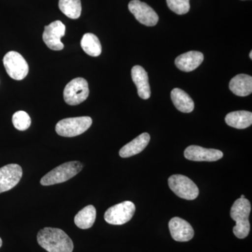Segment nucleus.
<instances>
[{
  "instance_id": "1",
  "label": "nucleus",
  "mask_w": 252,
  "mask_h": 252,
  "mask_svg": "<svg viewBox=\"0 0 252 252\" xmlns=\"http://www.w3.org/2000/svg\"><path fill=\"white\" fill-rule=\"evenodd\" d=\"M36 238L41 248L49 252H72L74 250L72 239L59 228H43Z\"/></svg>"
},
{
  "instance_id": "2",
  "label": "nucleus",
  "mask_w": 252,
  "mask_h": 252,
  "mask_svg": "<svg viewBox=\"0 0 252 252\" xmlns=\"http://www.w3.org/2000/svg\"><path fill=\"white\" fill-rule=\"evenodd\" d=\"M251 203L246 198H239L235 200L230 210V217L236 222L233 227V233L237 238L244 239L248 236L250 231V223L249 220L251 212Z\"/></svg>"
},
{
  "instance_id": "3",
  "label": "nucleus",
  "mask_w": 252,
  "mask_h": 252,
  "mask_svg": "<svg viewBox=\"0 0 252 252\" xmlns=\"http://www.w3.org/2000/svg\"><path fill=\"white\" fill-rule=\"evenodd\" d=\"M82 169V163L79 161L65 162L46 174L41 179V185L51 186L67 182L79 174Z\"/></svg>"
},
{
  "instance_id": "4",
  "label": "nucleus",
  "mask_w": 252,
  "mask_h": 252,
  "mask_svg": "<svg viewBox=\"0 0 252 252\" xmlns=\"http://www.w3.org/2000/svg\"><path fill=\"white\" fill-rule=\"evenodd\" d=\"M92 119L89 117L67 118L56 124L58 135L63 137H76L85 132L92 125Z\"/></svg>"
},
{
  "instance_id": "5",
  "label": "nucleus",
  "mask_w": 252,
  "mask_h": 252,
  "mask_svg": "<svg viewBox=\"0 0 252 252\" xmlns=\"http://www.w3.org/2000/svg\"><path fill=\"white\" fill-rule=\"evenodd\" d=\"M168 185L172 191L181 198L193 200L198 196V187L187 176L172 175L169 177Z\"/></svg>"
},
{
  "instance_id": "6",
  "label": "nucleus",
  "mask_w": 252,
  "mask_h": 252,
  "mask_svg": "<svg viewBox=\"0 0 252 252\" xmlns=\"http://www.w3.org/2000/svg\"><path fill=\"white\" fill-rule=\"evenodd\" d=\"M89 89L87 81L79 77L68 83L63 92L66 103L69 105H78L89 97Z\"/></svg>"
},
{
  "instance_id": "7",
  "label": "nucleus",
  "mask_w": 252,
  "mask_h": 252,
  "mask_svg": "<svg viewBox=\"0 0 252 252\" xmlns=\"http://www.w3.org/2000/svg\"><path fill=\"white\" fill-rule=\"evenodd\" d=\"M3 63L9 77L15 80H22L29 72L28 63L16 51H9L5 55Z\"/></svg>"
},
{
  "instance_id": "8",
  "label": "nucleus",
  "mask_w": 252,
  "mask_h": 252,
  "mask_svg": "<svg viewBox=\"0 0 252 252\" xmlns=\"http://www.w3.org/2000/svg\"><path fill=\"white\" fill-rule=\"evenodd\" d=\"M135 212V204L124 201L109 207L104 213V220L112 225H123L128 222Z\"/></svg>"
},
{
  "instance_id": "9",
  "label": "nucleus",
  "mask_w": 252,
  "mask_h": 252,
  "mask_svg": "<svg viewBox=\"0 0 252 252\" xmlns=\"http://www.w3.org/2000/svg\"><path fill=\"white\" fill-rule=\"evenodd\" d=\"M128 9L137 21L144 26L152 27L158 22L159 18L157 12L148 4L140 0L130 1Z\"/></svg>"
},
{
  "instance_id": "10",
  "label": "nucleus",
  "mask_w": 252,
  "mask_h": 252,
  "mask_svg": "<svg viewBox=\"0 0 252 252\" xmlns=\"http://www.w3.org/2000/svg\"><path fill=\"white\" fill-rule=\"evenodd\" d=\"M64 34L65 26L61 21H56L44 28L43 40L50 49L61 51L64 49V44L61 39Z\"/></svg>"
},
{
  "instance_id": "11",
  "label": "nucleus",
  "mask_w": 252,
  "mask_h": 252,
  "mask_svg": "<svg viewBox=\"0 0 252 252\" xmlns=\"http://www.w3.org/2000/svg\"><path fill=\"white\" fill-rule=\"evenodd\" d=\"M23 176L22 167L9 164L0 168V193L8 191L19 183Z\"/></svg>"
},
{
  "instance_id": "12",
  "label": "nucleus",
  "mask_w": 252,
  "mask_h": 252,
  "mask_svg": "<svg viewBox=\"0 0 252 252\" xmlns=\"http://www.w3.org/2000/svg\"><path fill=\"white\" fill-rule=\"evenodd\" d=\"M223 157V153L220 150L203 148L199 146H189L185 151L186 158L193 161H217Z\"/></svg>"
},
{
  "instance_id": "13",
  "label": "nucleus",
  "mask_w": 252,
  "mask_h": 252,
  "mask_svg": "<svg viewBox=\"0 0 252 252\" xmlns=\"http://www.w3.org/2000/svg\"><path fill=\"white\" fill-rule=\"evenodd\" d=\"M169 229L172 238L177 242H188L194 236L193 227L180 217H173L169 221Z\"/></svg>"
},
{
  "instance_id": "14",
  "label": "nucleus",
  "mask_w": 252,
  "mask_h": 252,
  "mask_svg": "<svg viewBox=\"0 0 252 252\" xmlns=\"http://www.w3.org/2000/svg\"><path fill=\"white\" fill-rule=\"evenodd\" d=\"M131 76L137 87L139 96L143 99H149L151 96V89L149 84L148 74L145 69L140 65L134 66L131 70Z\"/></svg>"
},
{
  "instance_id": "15",
  "label": "nucleus",
  "mask_w": 252,
  "mask_h": 252,
  "mask_svg": "<svg viewBox=\"0 0 252 252\" xmlns=\"http://www.w3.org/2000/svg\"><path fill=\"white\" fill-rule=\"evenodd\" d=\"M204 60L203 54L199 51H189L179 56L175 59V64L178 69L185 72H190L198 68Z\"/></svg>"
},
{
  "instance_id": "16",
  "label": "nucleus",
  "mask_w": 252,
  "mask_h": 252,
  "mask_svg": "<svg viewBox=\"0 0 252 252\" xmlns=\"http://www.w3.org/2000/svg\"><path fill=\"white\" fill-rule=\"evenodd\" d=\"M150 135L147 132L141 134L119 151V156L122 158H129L141 153L150 142Z\"/></svg>"
},
{
  "instance_id": "17",
  "label": "nucleus",
  "mask_w": 252,
  "mask_h": 252,
  "mask_svg": "<svg viewBox=\"0 0 252 252\" xmlns=\"http://www.w3.org/2000/svg\"><path fill=\"white\" fill-rule=\"evenodd\" d=\"M229 89L236 95L248 96L252 93V77L248 74H238L230 80Z\"/></svg>"
},
{
  "instance_id": "18",
  "label": "nucleus",
  "mask_w": 252,
  "mask_h": 252,
  "mask_svg": "<svg viewBox=\"0 0 252 252\" xmlns=\"http://www.w3.org/2000/svg\"><path fill=\"white\" fill-rule=\"evenodd\" d=\"M170 96L174 105L181 112H193L195 106L193 99L185 91L176 88L172 91Z\"/></svg>"
},
{
  "instance_id": "19",
  "label": "nucleus",
  "mask_w": 252,
  "mask_h": 252,
  "mask_svg": "<svg viewBox=\"0 0 252 252\" xmlns=\"http://www.w3.org/2000/svg\"><path fill=\"white\" fill-rule=\"evenodd\" d=\"M225 123L230 127L245 129L252 124V113L248 111H236L227 114Z\"/></svg>"
},
{
  "instance_id": "20",
  "label": "nucleus",
  "mask_w": 252,
  "mask_h": 252,
  "mask_svg": "<svg viewBox=\"0 0 252 252\" xmlns=\"http://www.w3.org/2000/svg\"><path fill=\"white\" fill-rule=\"evenodd\" d=\"M95 219V208L94 205H88L78 212L74 217V223L81 229H89L94 225Z\"/></svg>"
},
{
  "instance_id": "21",
  "label": "nucleus",
  "mask_w": 252,
  "mask_h": 252,
  "mask_svg": "<svg viewBox=\"0 0 252 252\" xmlns=\"http://www.w3.org/2000/svg\"><path fill=\"white\" fill-rule=\"evenodd\" d=\"M81 46L89 56L97 57L102 53V46L98 38L92 33H86L83 36Z\"/></svg>"
},
{
  "instance_id": "22",
  "label": "nucleus",
  "mask_w": 252,
  "mask_h": 252,
  "mask_svg": "<svg viewBox=\"0 0 252 252\" xmlns=\"http://www.w3.org/2000/svg\"><path fill=\"white\" fill-rule=\"evenodd\" d=\"M59 9L71 19H77L81 14V0H59Z\"/></svg>"
},
{
  "instance_id": "23",
  "label": "nucleus",
  "mask_w": 252,
  "mask_h": 252,
  "mask_svg": "<svg viewBox=\"0 0 252 252\" xmlns=\"http://www.w3.org/2000/svg\"><path fill=\"white\" fill-rule=\"evenodd\" d=\"M14 127L18 130L24 131L31 126V119L28 113L24 111H18L15 113L12 117Z\"/></svg>"
},
{
  "instance_id": "24",
  "label": "nucleus",
  "mask_w": 252,
  "mask_h": 252,
  "mask_svg": "<svg viewBox=\"0 0 252 252\" xmlns=\"http://www.w3.org/2000/svg\"><path fill=\"white\" fill-rule=\"evenodd\" d=\"M166 1L168 7L175 14H186L190 10L189 0H166Z\"/></svg>"
},
{
  "instance_id": "25",
  "label": "nucleus",
  "mask_w": 252,
  "mask_h": 252,
  "mask_svg": "<svg viewBox=\"0 0 252 252\" xmlns=\"http://www.w3.org/2000/svg\"><path fill=\"white\" fill-rule=\"evenodd\" d=\"M1 245H2V240H1V238H0V248H1Z\"/></svg>"
},
{
  "instance_id": "26",
  "label": "nucleus",
  "mask_w": 252,
  "mask_h": 252,
  "mask_svg": "<svg viewBox=\"0 0 252 252\" xmlns=\"http://www.w3.org/2000/svg\"><path fill=\"white\" fill-rule=\"evenodd\" d=\"M250 59H252V51H250Z\"/></svg>"
},
{
  "instance_id": "27",
  "label": "nucleus",
  "mask_w": 252,
  "mask_h": 252,
  "mask_svg": "<svg viewBox=\"0 0 252 252\" xmlns=\"http://www.w3.org/2000/svg\"><path fill=\"white\" fill-rule=\"evenodd\" d=\"M241 198H245V195H241Z\"/></svg>"
}]
</instances>
